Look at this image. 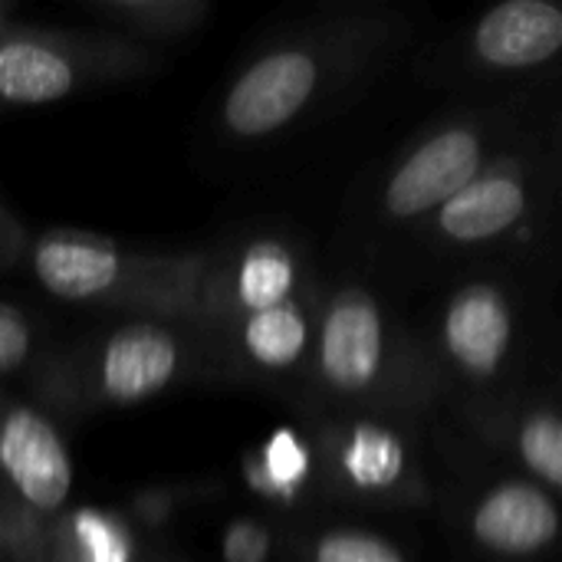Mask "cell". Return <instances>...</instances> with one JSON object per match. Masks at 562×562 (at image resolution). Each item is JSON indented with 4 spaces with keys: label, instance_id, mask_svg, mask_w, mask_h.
Masks as SVG:
<instances>
[{
    "label": "cell",
    "instance_id": "6da1fadb",
    "mask_svg": "<svg viewBox=\"0 0 562 562\" xmlns=\"http://www.w3.org/2000/svg\"><path fill=\"white\" fill-rule=\"evenodd\" d=\"M319 59L286 46L250 63L224 99V125L234 135L260 138L290 125L319 89Z\"/></svg>",
    "mask_w": 562,
    "mask_h": 562
},
{
    "label": "cell",
    "instance_id": "7a4b0ae2",
    "mask_svg": "<svg viewBox=\"0 0 562 562\" xmlns=\"http://www.w3.org/2000/svg\"><path fill=\"white\" fill-rule=\"evenodd\" d=\"M484 142L474 128L454 125L425 138L389 178L385 211L398 221L422 217L451 201L481 175Z\"/></svg>",
    "mask_w": 562,
    "mask_h": 562
},
{
    "label": "cell",
    "instance_id": "3957f363",
    "mask_svg": "<svg viewBox=\"0 0 562 562\" xmlns=\"http://www.w3.org/2000/svg\"><path fill=\"white\" fill-rule=\"evenodd\" d=\"M0 471L16 487V494L40 514H56L66 507L72 491L69 451L40 412L10 408L0 422Z\"/></svg>",
    "mask_w": 562,
    "mask_h": 562
},
{
    "label": "cell",
    "instance_id": "277c9868",
    "mask_svg": "<svg viewBox=\"0 0 562 562\" xmlns=\"http://www.w3.org/2000/svg\"><path fill=\"white\" fill-rule=\"evenodd\" d=\"M385 359V323L379 306L359 293H339L323 319L319 333V372L346 395L372 389Z\"/></svg>",
    "mask_w": 562,
    "mask_h": 562
},
{
    "label": "cell",
    "instance_id": "5b68a950",
    "mask_svg": "<svg viewBox=\"0 0 562 562\" xmlns=\"http://www.w3.org/2000/svg\"><path fill=\"white\" fill-rule=\"evenodd\" d=\"M142 270V260L125 257L105 240L49 234L33 247V273L46 293L69 303L115 300L132 273Z\"/></svg>",
    "mask_w": 562,
    "mask_h": 562
},
{
    "label": "cell",
    "instance_id": "8992f818",
    "mask_svg": "<svg viewBox=\"0 0 562 562\" xmlns=\"http://www.w3.org/2000/svg\"><path fill=\"white\" fill-rule=\"evenodd\" d=\"M445 349L448 356L477 379L494 375L514 342V313L497 286H464L445 313Z\"/></svg>",
    "mask_w": 562,
    "mask_h": 562
},
{
    "label": "cell",
    "instance_id": "52a82bcc",
    "mask_svg": "<svg viewBox=\"0 0 562 562\" xmlns=\"http://www.w3.org/2000/svg\"><path fill=\"white\" fill-rule=\"evenodd\" d=\"M178 339L151 323H135L109 336L99 359V382L105 398L132 405L158 395L178 372Z\"/></svg>",
    "mask_w": 562,
    "mask_h": 562
},
{
    "label": "cell",
    "instance_id": "ba28073f",
    "mask_svg": "<svg viewBox=\"0 0 562 562\" xmlns=\"http://www.w3.org/2000/svg\"><path fill=\"white\" fill-rule=\"evenodd\" d=\"M562 46V10L550 0H507L484 13L474 49L487 66L530 69L553 59Z\"/></svg>",
    "mask_w": 562,
    "mask_h": 562
},
{
    "label": "cell",
    "instance_id": "9c48e42d",
    "mask_svg": "<svg viewBox=\"0 0 562 562\" xmlns=\"http://www.w3.org/2000/svg\"><path fill=\"white\" fill-rule=\"evenodd\" d=\"M474 537L501 557H533L560 533L553 501L530 484H501L474 510Z\"/></svg>",
    "mask_w": 562,
    "mask_h": 562
},
{
    "label": "cell",
    "instance_id": "30bf717a",
    "mask_svg": "<svg viewBox=\"0 0 562 562\" xmlns=\"http://www.w3.org/2000/svg\"><path fill=\"white\" fill-rule=\"evenodd\" d=\"M527 211L524 178L487 171L438 207V227L454 244H481L507 234Z\"/></svg>",
    "mask_w": 562,
    "mask_h": 562
},
{
    "label": "cell",
    "instance_id": "8fae6325",
    "mask_svg": "<svg viewBox=\"0 0 562 562\" xmlns=\"http://www.w3.org/2000/svg\"><path fill=\"white\" fill-rule=\"evenodd\" d=\"M76 63L36 36L0 40V99L10 105H46L76 89Z\"/></svg>",
    "mask_w": 562,
    "mask_h": 562
},
{
    "label": "cell",
    "instance_id": "7c38bea8",
    "mask_svg": "<svg viewBox=\"0 0 562 562\" xmlns=\"http://www.w3.org/2000/svg\"><path fill=\"white\" fill-rule=\"evenodd\" d=\"M293 286H296L293 254L277 240H260L247 247V254L234 270V300L240 303V310H247V316L286 303Z\"/></svg>",
    "mask_w": 562,
    "mask_h": 562
},
{
    "label": "cell",
    "instance_id": "4fadbf2b",
    "mask_svg": "<svg viewBox=\"0 0 562 562\" xmlns=\"http://www.w3.org/2000/svg\"><path fill=\"white\" fill-rule=\"evenodd\" d=\"M240 339H244L247 356L257 366L290 369L300 362V356L306 352V342H310L306 313L293 300L270 306V310H260V313H250Z\"/></svg>",
    "mask_w": 562,
    "mask_h": 562
},
{
    "label": "cell",
    "instance_id": "5bb4252c",
    "mask_svg": "<svg viewBox=\"0 0 562 562\" xmlns=\"http://www.w3.org/2000/svg\"><path fill=\"white\" fill-rule=\"evenodd\" d=\"M405 464L402 445L385 431H356L346 451V471L359 487H385L398 477Z\"/></svg>",
    "mask_w": 562,
    "mask_h": 562
},
{
    "label": "cell",
    "instance_id": "9a60e30c",
    "mask_svg": "<svg viewBox=\"0 0 562 562\" xmlns=\"http://www.w3.org/2000/svg\"><path fill=\"white\" fill-rule=\"evenodd\" d=\"M524 464L550 487L562 484V425L553 412H533L520 428Z\"/></svg>",
    "mask_w": 562,
    "mask_h": 562
},
{
    "label": "cell",
    "instance_id": "2e32d148",
    "mask_svg": "<svg viewBox=\"0 0 562 562\" xmlns=\"http://www.w3.org/2000/svg\"><path fill=\"white\" fill-rule=\"evenodd\" d=\"M76 562H128V543L119 524L95 510H79L69 520Z\"/></svg>",
    "mask_w": 562,
    "mask_h": 562
},
{
    "label": "cell",
    "instance_id": "e0dca14e",
    "mask_svg": "<svg viewBox=\"0 0 562 562\" xmlns=\"http://www.w3.org/2000/svg\"><path fill=\"white\" fill-rule=\"evenodd\" d=\"M102 10L125 20L128 26L171 33V30L191 26L207 7L204 3H184V0H168V3L165 0H112Z\"/></svg>",
    "mask_w": 562,
    "mask_h": 562
},
{
    "label": "cell",
    "instance_id": "ac0fdd59",
    "mask_svg": "<svg viewBox=\"0 0 562 562\" xmlns=\"http://www.w3.org/2000/svg\"><path fill=\"white\" fill-rule=\"evenodd\" d=\"M313 562H405L402 553L369 533H329L316 543Z\"/></svg>",
    "mask_w": 562,
    "mask_h": 562
},
{
    "label": "cell",
    "instance_id": "d6986e66",
    "mask_svg": "<svg viewBox=\"0 0 562 562\" xmlns=\"http://www.w3.org/2000/svg\"><path fill=\"white\" fill-rule=\"evenodd\" d=\"M30 356V326L20 310L0 303V375L16 372Z\"/></svg>",
    "mask_w": 562,
    "mask_h": 562
},
{
    "label": "cell",
    "instance_id": "ffe728a7",
    "mask_svg": "<svg viewBox=\"0 0 562 562\" xmlns=\"http://www.w3.org/2000/svg\"><path fill=\"white\" fill-rule=\"evenodd\" d=\"M296 474H303V451L286 435H280L277 445H270V477L273 484H286Z\"/></svg>",
    "mask_w": 562,
    "mask_h": 562
},
{
    "label": "cell",
    "instance_id": "44dd1931",
    "mask_svg": "<svg viewBox=\"0 0 562 562\" xmlns=\"http://www.w3.org/2000/svg\"><path fill=\"white\" fill-rule=\"evenodd\" d=\"M263 550H267V540L254 524H237V530L227 540V557L234 562H260Z\"/></svg>",
    "mask_w": 562,
    "mask_h": 562
},
{
    "label": "cell",
    "instance_id": "7402d4cb",
    "mask_svg": "<svg viewBox=\"0 0 562 562\" xmlns=\"http://www.w3.org/2000/svg\"><path fill=\"white\" fill-rule=\"evenodd\" d=\"M0 221H3V217H0Z\"/></svg>",
    "mask_w": 562,
    "mask_h": 562
}]
</instances>
